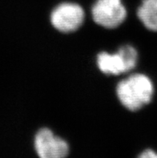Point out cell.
Instances as JSON below:
<instances>
[{"label": "cell", "mask_w": 157, "mask_h": 158, "mask_svg": "<svg viewBox=\"0 0 157 158\" xmlns=\"http://www.w3.org/2000/svg\"><path fill=\"white\" fill-rule=\"evenodd\" d=\"M116 94L119 102L129 111H138L151 102L154 85L148 76L133 74L118 84Z\"/></svg>", "instance_id": "6da1fadb"}, {"label": "cell", "mask_w": 157, "mask_h": 158, "mask_svg": "<svg viewBox=\"0 0 157 158\" xmlns=\"http://www.w3.org/2000/svg\"><path fill=\"white\" fill-rule=\"evenodd\" d=\"M138 61V52L131 45H123L115 53L103 52L98 55L97 66L105 75L117 76L132 70Z\"/></svg>", "instance_id": "7a4b0ae2"}, {"label": "cell", "mask_w": 157, "mask_h": 158, "mask_svg": "<svg viewBox=\"0 0 157 158\" xmlns=\"http://www.w3.org/2000/svg\"><path fill=\"white\" fill-rule=\"evenodd\" d=\"M84 10L74 2H63L51 13V23L59 31L70 33L78 30L84 21Z\"/></svg>", "instance_id": "3957f363"}, {"label": "cell", "mask_w": 157, "mask_h": 158, "mask_svg": "<svg viewBox=\"0 0 157 158\" xmlns=\"http://www.w3.org/2000/svg\"><path fill=\"white\" fill-rule=\"evenodd\" d=\"M92 14L98 25L113 29L124 22L127 10L122 0H96L92 6Z\"/></svg>", "instance_id": "277c9868"}, {"label": "cell", "mask_w": 157, "mask_h": 158, "mask_svg": "<svg viewBox=\"0 0 157 158\" xmlns=\"http://www.w3.org/2000/svg\"><path fill=\"white\" fill-rule=\"evenodd\" d=\"M35 148L40 158H66L69 152L68 143L49 128H42L36 133Z\"/></svg>", "instance_id": "5b68a950"}, {"label": "cell", "mask_w": 157, "mask_h": 158, "mask_svg": "<svg viewBox=\"0 0 157 158\" xmlns=\"http://www.w3.org/2000/svg\"><path fill=\"white\" fill-rule=\"evenodd\" d=\"M137 16L147 29L157 31V0H142Z\"/></svg>", "instance_id": "8992f818"}, {"label": "cell", "mask_w": 157, "mask_h": 158, "mask_svg": "<svg viewBox=\"0 0 157 158\" xmlns=\"http://www.w3.org/2000/svg\"><path fill=\"white\" fill-rule=\"evenodd\" d=\"M138 158H157V153L151 149L143 151Z\"/></svg>", "instance_id": "52a82bcc"}]
</instances>
